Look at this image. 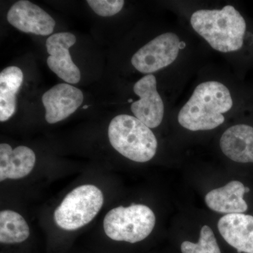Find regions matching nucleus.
<instances>
[{
  "mask_svg": "<svg viewBox=\"0 0 253 253\" xmlns=\"http://www.w3.org/2000/svg\"><path fill=\"white\" fill-rule=\"evenodd\" d=\"M7 21L18 31L38 36H49L56 26L48 13L28 0H20L12 5L7 13Z\"/></svg>",
  "mask_w": 253,
  "mask_h": 253,
  "instance_id": "9",
  "label": "nucleus"
},
{
  "mask_svg": "<svg viewBox=\"0 0 253 253\" xmlns=\"http://www.w3.org/2000/svg\"><path fill=\"white\" fill-rule=\"evenodd\" d=\"M104 204L102 191L91 184L78 186L55 210V222L66 231H75L89 224Z\"/></svg>",
  "mask_w": 253,
  "mask_h": 253,
  "instance_id": "5",
  "label": "nucleus"
},
{
  "mask_svg": "<svg viewBox=\"0 0 253 253\" xmlns=\"http://www.w3.org/2000/svg\"><path fill=\"white\" fill-rule=\"evenodd\" d=\"M156 225L152 210L141 204L113 208L105 216L104 229L110 239L136 244L144 241Z\"/></svg>",
  "mask_w": 253,
  "mask_h": 253,
  "instance_id": "4",
  "label": "nucleus"
},
{
  "mask_svg": "<svg viewBox=\"0 0 253 253\" xmlns=\"http://www.w3.org/2000/svg\"><path fill=\"white\" fill-rule=\"evenodd\" d=\"M84 100L81 89L66 83H60L46 91L42 97L46 110L45 119L55 124L76 112Z\"/></svg>",
  "mask_w": 253,
  "mask_h": 253,
  "instance_id": "10",
  "label": "nucleus"
},
{
  "mask_svg": "<svg viewBox=\"0 0 253 253\" xmlns=\"http://www.w3.org/2000/svg\"><path fill=\"white\" fill-rule=\"evenodd\" d=\"M29 236V226L21 214L12 211H3L0 212L1 244H20L27 240Z\"/></svg>",
  "mask_w": 253,
  "mask_h": 253,
  "instance_id": "16",
  "label": "nucleus"
},
{
  "mask_svg": "<svg viewBox=\"0 0 253 253\" xmlns=\"http://www.w3.org/2000/svg\"><path fill=\"white\" fill-rule=\"evenodd\" d=\"M180 48L179 37L172 33H164L138 50L131 58V64L139 72L150 75L174 62Z\"/></svg>",
  "mask_w": 253,
  "mask_h": 253,
  "instance_id": "6",
  "label": "nucleus"
},
{
  "mask_svg": "<svg viewBox=\"0 0 253 253\" xmlns=\"http://www.w3.org/2000/svg\"><path fill=\"white\" fill-rule=\"evenodd\" d=\"M191 24L213 49L221 52L237 51L244 44L246 21L231 5L220 10H199L191 16Z\"/></svg>",
  "mask_w": 253,
  "mask_h": 253,
  "instance_id": "2",
  "label": "nucleus"
},
{
  "mask_svg": "<svg viewBox=\"0 0 253 253\" xmlns=\"http://www.w3.org/2000/svg\"><path fill=\"white\" fill-rule=\"evenodd\" d=\"M76 42V37L68 32L55 33L46 41V51L49 54L46 59L48 67L58 77L69 84H77L81 73L73 63L69 49Z\"/></svg>",
  "mask_w": 253,
  "mask_h": 253,
  "instance_id": "7",
  "label": "nucleus"
},
{
  "mask_svg": "<svg viewBox=\"0 0 253 253\" xmlns=\"http://www.w3.org/2000/svg\"><path fill=\"white\" fill-rule=\"evenodd\" d=\"M230 91L222 83H201L179 111L178 122L191 131L211 130L224 122V113L232 108Z\"/></svg>",
  "mask_w": 253,
  "mask_h": 253,
  "instance_id": "1",
  "label": "nucleus"
},
{
  "mask_svg": "<svg viewBox=\"0 0 253 253\" xmlns=\"http://www.w3.org/2000/svg\"><path fill=\"white\" fill-rule=\"evenodd\" d=\"M86 2L96 14L103 17L118 14L125 4L123 0H88Z\"/></svg>",
  "mask_w": 253,
  "mask_h": 253,
  "instance_id": "18",
  "label": "nucleus"
},
{
  "mask_svg": "<svg viewBox=\"0 0 253 253\" xmlns=\"http://www.w3.org/2000/svg\"><path fill=\"white\" fill-rule=\"evenodd\" d=\"M181 253H222L211 227L203 226L198 242L184 241L180 246Z\"/></svg>",
  "mask_w": 253,
  "mask_h": 253,
  "instance_id": "17",
  "label": "nucleus"
},
{
  "mask_svg": "<svg viewBox=\"0 0 253 253\" xmlns=\"http://www.w3.org/2000/svg\"><path fill=\"white\" fill-rule=\"evenodd\" d=\"M239 181H231L226 185L213 189L206 194L205 201L208 208L214 212L224 214H238L247 211L248 205L244 194L249 192Z\"/></svg>",
  "mask_w": 253,
  "mask_h": 253,
  "instance_id": "13",
  "label": "nucleus"
},
{
  "mask_svg": "<svg viewBox=\"0 0 253 253\" xmlns=\"http://www.w3.org/2000/svg\"><path fill=\"white\" fill-rule=\"evenodd\" d=\"M108 134L114 149L134 162H148L156 154L158 141L154 132L134 116H116L110 123Z\"/></svg>",
  "mask_w": 253,
  "mask_h": 253,
  "instance_id": "3",
  "label": "nucleus"
},
{
  "mask_svg": "<svg viewBox=\"0 0 253 253\" xmlns=\"http://www.w3.org/2000/svg\"><path fill=\"white\" fill-rule=\"evenodd\" d=\"M36 161L34 151L27 146L13 149L9 144H0V181L27 176L33 170Z\"/></svg>",
  "mask_w": 253,
  "mask_h": 253,
  "instance_id": "12",
  "label": "nucleus"
},
{
  "mask_svg": "<svg viewBox=\"0 0 253 253\" xmlns=\"http://www.w3.org/2000/svg\"><path fill=\"white\" fill-rule=\"evenodd\" d=\"M217 227L221 237L237 253H253V216L226 214L219 219Z\"/></svg>",
  "mask_w": 253,
  "mask_h": 253,
  "instance_id": "11",
  "label": "nucleus"
},
{
  "mask_svg": "<svg viewBox=\"0 0 253 253\" xmlns=\"http://www.w3.org/2000/svg\"><path fill=\"white\" fill-rule=\"evenodd\" d=\"M131 101H132V99L128 100V102H131Z\"/></svg>",
  "mask_w": 253,
  "mask_h": 253,
  "instance_id": "20",
  "label": "nucleus"
},
{
  "mask_svg": "<svg viewBox=\"0 0 253 253\" xmlns=\"http://www.w3.org/2000/svg\"><path fill=\"white\" fill-rule=\"evenodd\" d=\"M223 154L236 163H253V127L236 125L226 129L220 139Z\"/></svg>",
  "mask_w": 253,
  "mask_h": 253,
  "instance_id": "14",
  "label": "nucleus"
},
{
  "mask_svg": "<svg viewBox=\"0 0 253 253\" xmlns=\"http://www.w3.org/2000/svg\"><path fill=\"white\" fill-rule=\"evenodd\" d=\"M23 81L22 71L9 66L0 73V121H8L16 112V94Z\"/></svg>",
  "mask_w": 253,
  "mask_h": 253,
  "instance_id": "15",
  "label": "nucleus"
},
{
  "mask_svg": "<svg viewBox=\"0 0 253 253\" xmlns=\"http://www.w3.org/2000/svg\"><path fill=\"white\" fill-rule=\"evenodd\" d=\"M133 90L140 99L131 104V112L149 128L157 127L164 116V104L156 89V77L150 74L141 78Z\"/></svg>",
  "mask_w": 253,
  "mask_h": 253,
  "instance_id": "8",
  "label": "nucleus"
},
{
  "mask_svg": "<svg viewBox=\"0 0 253 253\" xmlns=\"http://www.w3.org/2000/svg\"><path fill=\"white\" fill-rule=\"evenodd\" d=\"M88 108H89V106H83V109H88Z\"/></svg>",
  "mask_w": 253,
  "mask_h": 253,
  "instance_id": "19",
  "label": "nucleus"
}]
</instances>
